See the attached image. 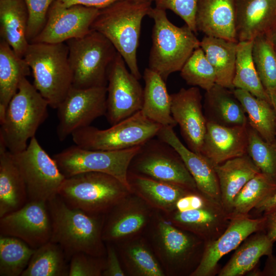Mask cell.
<instances>
[{
    "label": "cell",
    "mask_w": 276,
    "mask_h": 276,
    "mask_svg": "<svg viewBox=\"0 0 276 276\" xmlns=\"http://www.w3.org/2000/svg\"><path fill=\"white\" fill-rule=\"evenodd\" d=\"M61 5L69 7L74 5H82L88 7L104 8L120 0H57Z\"/></svg>",
    "instance_id": "obj_49"
},
{
    "label": "cell",
    "mask_w": 276,
    "mask_h": 276,
    "mask_svg": "<svg viewBox=\"0 0 276 276\" xmlns=\"http://www.w3.org/2000/svg\"><path fill=\"white\" fill-rule=\"evenodd\" d=\"M261 275L276 276V257L272 254L267 256Z\"/></svg>",
    "instance_id": "obj_50"
},
{
    "label": "cell",
    "mask_w": 276,
    "mask_h": 276,
    "mask_svg": "<svg viewBox=\"0 0 276 276\" xmlns=\"http://www.w3.org/2000/svg\"><path fill=\"white\" fill-rule=\"evenodd\" d=\"M141 146L101 151L87 150L75 145L54 154L53 157L65 177L83 172H99L115 177L129 187V166Z\"/></svg>",
    "instance_id": "obj_12"
},
{
    "label": "cell",
    "mask_w": 276,
    "mask_h": 276,
    "mask_svg": "<svg viewBox=\"0 0 276 276\" xmlns=\"http://www.w3.org/2000/svg\"><path fill=\"white\" fill-rule=\"evenodd\" d=\"M24 1L28 13L27 37L30 43L43 28L50 7L55 0Z\"/></svg>",
    "instance_id": "obj_44"
},
{
    "label": "cell",
    "mask_w": 276,
    "mask_h": 276,
    "mask_svg": "<svg viewBox=\"0 0 276 276\" xmlns=\"http://www.w3.org/2000/svg\"><path fill=\"white\" fill-rule=\"evenodd\" d=\"M171 96V114L180 127L187 147L201 154L207 120L202 110V96L199 88H182Z\"/></svg>",
    "instance_id": "obj_19"
},
{
    "label": "cell",
    "mask_w": 276,
    "mask_h": 276,
    "mask_svg": "<svg viewBox=\"0 0 276 276\" xmlns=\"http://www.w3.org/2000/svg\"><path fill=\"white\" fill-rule=\"evenodd\" d=\"M253 40L237 43L234 88L245 90L254 96L270 103L269 96L263 86L252 56Z\"/></svg>",
    "instance_id": "obj_37"
},
{
    "label": "cell",
    "mask_w": 276,
    "mask_h": 276,
    "mask_svg": "<svg viewBox=\"0 0 276 276\" xmlns=\"http://www.w3.org/2000/svg\"><path fill=\"white\" fill-rule=\"evenodd\" d=\"M247 154L260 172L276 181V139L267 141L248 124Z\"/></svg>",
    "instance_id": "obj_42"
},
{
    "label": "cell",
    "mask_w": 276,
    "mask_h": 276,
    "mask_svg": "<svg viewBox=\"0 0 276 276\" xmlns=\"http://www.w3.org/2000/svg\"><path fill=\"white\" fill-rule=\"evenodd\" d=\"M147 15L154 21L148 68L166 82L171 74L180 72L200 41L187 25L173 24L165 10L151 7Z\"/></svg>",
    "instance_id": "obj_4"
},
{
    "label": "cell",
    "mask_w": 276,
    "mask_h": 276,
    "mask_svg": "<svg viewBox=\"0 0 276 276\" xmlns=\"http://www.w3.org/2000/svg\"><path fill=\"white\" fill-rule=\"evenodd\" d=\"M130 193L128 187L112 175L86 172L65 177L57 194L73 208L106 215Z\"/></svg>",
    "instance_id": "obj_7"
},
{
    "label": "cell",
    "mask_w": 276,
    "mask_h": 276,
    "mask_svg": "<svg viewBox=\"0 0 276 276\" xmlns=\"http://www.w3.org/2000/svg\"><path fill=\"white\" fill-rule=\"evenodd\" d=\"M265 218L241 216L231 219L224 232L216 239L206 242L200 261L190 276L213 275L221 258L237 248L254 233L264 231Z\"/></svg>",
    "instance_id": "obj_18"
},
{
    "label": "cell",
    "mask_w": 276,
    "mask_h": 276,
    "mask_svg": "<svg viewBox=\"0 0 276 276\" xmlns=\"http://www.w3.org/2000/svg\"><path fill=\"white\" fill-rule=\"evenodd\" d=\"M11 154L25 183L28 201L47 202L58 194L65 176L35 136L25 150Z\"/></svg>",
    "instance_id": "obj_10"
},
{
    "label": "cell",
    "mask_w": 276,
    "mask_h": 276,
    "mask_svg": "<svg viewBox=\"0 0 276 276\" xmlns=\"http://www.w3.org/2000/svg\"><path fill=\"white\" fill-rule=\"evenodd\" d=\"M69 263L62 247L50 241L35 249L21 276H68Z\"/></svg>",
    "instance_id": "obj_36"
},
{
    "label": "cell",
    "mask_w": 276,
    "mask_h": 276,
    "mask_svg": "<svg viewBox=\"0 0 276 276\" xmlns=\"http://www.w3.org/2000/svg\"><path fill=\"white\" fill-rule=\"evenodd\" d=\"M276 205V192L271 196L264 200L255 208L257 213H262Z\"/></svg>",
    "instance_id": "obj_51"
},
{
    "label": "cell",
    "mask_w": 276,
    "mask_h": 276,
    "mask_svg": "<svg viewBox=\"0 0 276 276\" xmlns=\"http://www.w3.org/2000/svg\"><path fill=\"white\" fill-rule=\"evenodd\" d=\"M236 22V0H198L196 27L205 36L238 42Z\"/></svg>",
    "instance_id": "obj_23"
},
{
    "label": "cell",
    "mask_w": 276,
    "mask_h": 276,
    "mask_svg": "<svg viewBox=\"0 0 276 276\" xmlns=\"http://www.w3.org/2000/svg\"><path fill=\"white\" fill-rule=\"evenodd\" d=\"M164 214L174 225L205 242L219 237L231 220L221 204L211 199L199 208L181 212L174 210Z\"/></svg>",
    "instance_id": "obj_20"
},
{
    "label": "cell",
    "mask_w": 276,
    "mask_h": 276,
    "mask_svg": "<svg viewBox=\"0 0 276 276\" xmlns=\"http://www.w3.org/2000/svg\"><path fill=\"white\" fill-rule=\"evenodd\" d=\"M233 91L242 104L248 124L267 141L276 139V113L271 103L241 89Z\"/></svg>",
    "instance_id": "obj_34"
},
{
    "label": "cell",
    "mask_w": 276,
    "mask_h": 276,
    "mask_svg": "<svg viewBox=\"0 0 276 276\" xmlns=\"http://www.w3.org/2000/svg\"><path fill=\"white\" fill-rule=\"evenodd\" d=\"M269 97L272 106H273L275 113H276V90L270 93L269 95ZM275 127H276V121H275Z\"/></svg>",
    "instance_id": "obj_53"
},
{
    "label": "cell",
    "mask_w": 276,
    "mask_h": 276,
    "mask_svg": "<svg viewBox=\"0 0 276 276\" xmlns=\"http://www.w3.org/2000/svg\"><path fill=\"white\" fill-rule=\"evenodd\" d=\"M214 168L219 185L221 204L229 216L237 194L260 171L247 154L228 159Z\"/></svg>",
    "instance_id": "obj_27"
},
{
    "label": "cell",
    "mask_w": 276,
    "mask_h": 276,
    "mask_svg": "<svg viewBox=\"0 0 276 276\" xmlns=\"http://www.w3.org/2000/svg\"><path fill=\"white\" fill-rule=\"evenodd\" d=\"M143 79V103L141 111L150 120L162 126L177 125L171 114V96L160 76L149 68H145Z\"/></svg>",
    "instance_id": "obj_31"
},
{
    "label": "cell",
    "mask_w": 276,
    "mask_h": 276,
    "mask_svg": "<svg viewBox=\"0 0 276 276\" xmlns=\"http://www.w3.org/2000/svg\"><path fill=\"white\" fill-rule=\"evenodd\" d=\"M273 244L264 231L257 232L238 247L218 275L240 276L250 271L262 257L272 254Z\"/></svg>",
    "instance_id": "obj_33"
},
{
    "label": "cell",
    "mask_w": 276,
    "mask_h": 276,
    "mask_svg": "<svg viewBox=\"0 0 276 276\" xmlns=\"http://www.w3.org/2000/svg\"><path fill=\"white\" fill-rule=\"evenodd\" d=\"M238 42L253 40L276 22V0H236Z\"/></svg>",
    "instance_id": "obj_24"
},
{
    "label": "cell",
    "mask_w": 276,
    "mask_h": 276,
    "mask_svg": "<svg viewBox=\"0 0 276 276\" xmlns=\"http://www.w3.org/2000/svg\"><path fill=\"white\" fill-rule=\"evenodd\" d=\"M264 232L273 243L276 241V205L264 212Z\"/></svg>",
    "instance_id": "obj_48"
},
{
    "label": "cell",
    "mask_w": 276,
    "mask_h": 276,
    "mask_svg": "<svg viewBox=\"0 0 276 276\" xmlns=\"http://www.w3.org/2000/svg\"><path fill=\"white\" fill-rule=\"evenodd\" d=\"M248 124L227 126L207 121L201 154L214 166L247 154Z\"/></svg>",
    "instance_id": "obj_22"
},
{
    "label": "cell",
    "mask_w": 276,
    "mask_h": 276,
    "mask_svg": "<svg viewBox=\"0 0 276 276\" xmlns=\"http://www.w3.org/2000/svg\"><path fill=\"white\" fill-rule=\"evenodd\" d=\"M276 192V181L261 172L250 179L235 197L229 214L233 217L248 213Z\"/></svg>",
    "instance_id": "obj_38"
},
{
    "label": "cell",
    "mask_w": 276,
    "mask_h": 276,
    "mask_svg": "<svg viewBox=\"0 0 276 276\" xmlns=\"http://www.w3.org/2000/svg\"><path fill=\"white\" fill-rule=\"evenodd\" d=\"M28 13L24 0H0V35L19 57L29 44L27 37Z\"/></svg>",
    "instance_id": "obj_30"
},
{
    "label": "cell",
    "mask_w": 276,
    "mask_h": 276,
    "mask_svg": "<svg viewBox=\"0 0 276 276\" xmlns=\"http://www.w3.org/2000/svg\"><path fill=\"white\" fill-rule=\"evenodd\" d=\"M203 105L207 121L227 126L248 124L243 107L233 90L215 84L205 91Z\"/></svg>",
    "instance_id": "obj_29"
},
{
    "label": "cell",
    "mask_w": 276,
    "mask_h": 276,
    "mask_svg": "<svg viewBox=\"0 0 276 276\" xmlns=\"http://www.w3.org/2000/svg\"><path fill=\"white\" fill-rule=\"evenodd\" d=\"M24 58L32 71L33 85L56 109L73 85L66 43H30Z\"/></svg>",
    "instance_id": "obj_5"
},
{
    "label": "cell",
    "mask_w": 276,
    "mask_h": 276,
    "mask_svg": "<svg viewBox=\"0 0 276 276\" xmlns=\"http://www.w3.org/2000/svg\"><path fill=\"white\" fill-rule=\"evenodd\" d=\"M128 171L198 191L179 154L158 138H153L141 145L130 163Z\"/></svg>",
    "instance_id": "obj_11"
},
{
    "label": "cell",
    "mask_w": 276,
    "mask_h": 276,
    "mask_svg": "<svg viewBox=\"0 0 276 276\" xmlns=\"http://www.w3.org/2000/svg\"><path fill=\"white\" fill-rule=\"evenodd\" d=\"M237 43L205 35L200 41V47L214 70L216 84L231 90L234 89Z\"/></svg>",
    "instance_id": "obj_32"
},
{
    "label": "cell",
    "mask_w": 276,
    "mask_h": 276,
    "mask_svg": "<svg viewBox=\"0 0 276 276\" xmlns=\"http://www.w3.org/2000/svg\"><path fill=\"white\" fill-rule=\"evenodd\" d=\"M105 267L102 276H126L115 244L105 242Z\"/></svg>",
    "instance_id": "obj_46"
},
{
    "label": "cell",
    "mask_w": 276,
    "mask_h": 276,
    "mask_svg": "<svg viewBox=\"0 0 276 276\" xmlns=\"http://www.w3.org/2000/svg\"><path fill=\"white\" fill-rule=\"evenodd\" d=\"M72 86L78 88L105 87L109 66L118 52L100 33L91 30L81 38L67 40Z\"/></svg>",
    "instance_id": "obj_8"
},
{
    "label": "cell",
    "mask_w": 276,
    "mask_h": 276,
    "mask_svg": "<svg viewBox=\"0 0 276 276\" xmlns=\"http://www.w3.org/2000/svg\"><path fill=\"white\" fill-rule=\"evenodd\" d=\"M209 199L199 191L193 192L181 198L177 202L175 210L181 212L199 208Z\"/></svg>",
    "instance_id": "obj_47"
},
{
    "label": "cell",
    "mask_w": 276,
    "mask_h": 276,
    "mask_svg": "<svg viewBox=\"0 0 276 276\" xmlns=\"http://www.w3.org/2000/svg\"><path fill=\"white\" fill-rule=\"evenodd\" d=\"M133 1H141V2H146V1L152 2L151 0H133Z\"/></svg>",
    "instance_id": "obj_54"
},
{
    "label": "cell",
    "mask_w": 276,
    "mask_h": 276,
    "mask_svg": "<svg viewBox=\"0 0 276 276\" xmlns=\"http://www.w3.org/2000/svg\"><path fill=\"white\" fill-rule=\"evenodd\" d=\"M252 56L260 79L269 95L276 90V51L265 34L253 40Z\"/></svg>",
    "instance_id": "obj_40"
},
{
    "label": "cell",
    "mask_w": 276,
    "mask_h": 276,
    "mask_svg": "<svg viewBox=\"0 0 276 276\" xmlns=\"http://www.w3.org/2000/svg\"><path fill=\"white\" fill-rule=\"evenodd\" d=\"M144 235L166 275L190 274L196 268L203 240L174 225L163 213L155 211Z\"/></svg>",
    "instance_id": "obj_3"
},
{
    "label": "cell",
    "mask_w": 276,
    "mask_h": 276,
    "mask_svg": "<svg viewBox=\"0 0 276 276\" xmlns=\"http://www.w3.org/2000/svg\"><path fill=\"white\" fill-rule=\"evenodd\" d=\"M52 222L50 241L60 245L70 260L75 254L106 256L102 231L105 215L89 214L68 205L58 194L47 202Z\"/></svg>",
    "instance_id": "obj_1"
},
{
    "label": "cell",
    "mask_w": 276,
    "mask_h": 276,
    "mask_svg": "<svg viewBox=\"0 0 276 276\" xmlns=\"http://www.w3.org/2000/svg\"><path fill=\"white\" fill-rule=\"evenodd\" d=\"M48 102L33 84L23 78L8 104L4 121L0 124V143L11 153L25 150L28 141L35 136L48 117Z\"/></svg>",
    "instance_id": "obj_6"
},
{
    "label": "cell",
    "mask_w": 276,
    "mask_h": 276,
    "mask_svg": "<svg viewBox=\"0 0 276 276\" xmlns=\"http://www.w3.org/2000/svg\"><path fill=\"white\" fill-rule=\"evenodd\" d=\"M126 65L118 52L108 71L105 116L111 125L133 116L142 108L144 88Z\"/></svg>",
    "instance_id": "obj_14"
},
{
    "label": "cell",
    "mask_w": 276,
    "mask_h": 276,
    "mask_svg": "<svg viewBox=\"0 0 276 276\" xmlns=\"http://www.w3.org/2000/svg\"><path fill=\"white\" fill-rule=\"evenodd\" d=\"M28 201L25 183L12 154L0 143V218Z\"/></svg>",
    "instance_id": "obj_28"
},
{
    "label": "cell",
    "mask_w": 276,
    "mask_h": 276,
    "mask_svg": "<svg viewBox=\"0 0 276 276\" xmlns=\"http://www.w3.org/2000/svg\"><path fill=\"white\" fill-rule=\"evenodd\" d=\"M114 244L127 275H166L144 234Z\"/></svg>",
    "instance_id": "obj_26"
},
{
    "label": "cell",
    "mask_w": 276,
    "mask_h": 276,
    "mask_svg": "<svg viewBox=\"0 0 276 276\" xmlns=\"http://www.w3.org/2000/svg\"><path fill=\"white\" fill-rule=\"evenodd\" d=\"M265 34L276 51V22Z\"/></svg>",
    "instance_id": "obj_52"
},
{
    "label": "cell",
    "mask_w": 276,
    "mask_h": 276,
    "mask_svg": "<svg viewBox=\"0 0 276 276\" xmlns=\"http://www.w3.org/2000/svg\"><path fill=\"white\" fill-rule=\"evenodd\" d=\"M151 2L117 1L100 9L91 27L111 42L129 71L139 80L142 77L137 60L141 25L151 8Z\"/></svg>",
    "instance_id": "obj_2"
},
{
    "label": "cell",
    "mask_w": 276,
    "mask_h": 276,
    "mask_svg": "<svg viewBox=\"0 0 276 276\" xmlns=\"http://www.w3.org/2000/svg\"><path fill=\"white\" fill-rule=\"evenodd\" d=\"M99 11V9L82 5L65 7L55 0L43 28L31 42L58 43L81 38L91 30Z\"/></svg>",
    "instance_id": "obj_15"
},
{
    "label": "cell",
    "mask_w": 276,
    "mask_h": 276,
    "mask_svg": "<svg viewBox=\"0 0 276 276\" xmlns=\"http://www.w3.org/2000/svg\"><path fill=\"white\" fill-rule=\"evenodd\" d=\"M0 235L20 239L34 249L50 241L52 222L47 202L29 201L1 217Z\"/></svg>",
    "instance_id": "obj_16"
},
{
    "label": "cell",
    "mask_w": 276,
    "mask_h": 276,
    "mask_svg": "<svg viewBox=\"0 0 276 276\" xmlns=\"http://www.w3.org/2000/svg\"><path fill=\"white\" fill-rule=\"evenodd\" d=\"M155 7L165 10H170L179 16L195 34V16L198 0H151Z\"/></svg>",
    "instance_id": "obj_45"
},
{
    "label": "cell",
    "mask_w": 276,
    "mask_h": 276,
    "mask_svg": "<svg viewBox=\"0 0 276 276\" xmlns=\"http://www.w3.org/2000/svg\"><path fill=\"white\" fill-rule=\"evenodd\" d=\"M31 68L4 40L0 41V106L8 107L20 81L30 75Z\"/></svg>",
    "instance_id": "obj_35"
},
{
    "label": "cell",
    "mask_w": 276,
    "mask_h": 276,
    "mask_svg": "<svg viewBox=\"0 0 276 276\" xmlns=\"http://www.w3.org/2000/svg\"><path fill=\"white\" fill-rule=\"evenodd\" d=\"M107 86L78 88L72 86L57 110V134L64 141L75 131L90 125L106 112Z\"/></svg>",
    "instance_id": "obj_13"
},
{
    "label": "cell",
    "mask_w": 276,
    "mask_h": 276,
    "mask_svg": "<svg viewBox=\"0 0 276 276\" xmlns=\"http://www.w3.org/2000/svg\"><path fill=\"white\" fill-rule=\"evenodd\" d=\"M127 182L132 193L165 214L175 210L176 203L181 198L197 192L130 171H128Z\"/></svg>",
    "instance_id": "obj_25"
},
{
    "label": "cell",
    "mask_w": 276,
    "mask_h": 276,
    "mask_svg": "<svg viewBox=\"0 0 276 276\" xmlns=\"http://www.w3.org/2000/svg\"><path fill=\"white\" fill-rule=\"evenodd\" d=\"M180 72L187 84L200 87L205 91L216 84L214 70L200 47L193 52Z\"/></svg>",
    "instance_id": "obj_41"
},
{
    "label": "cell",
    "mask_w": 276,
    "mask_h": 276,
    "mask_svg": "<svg viewBox=\"0 0 276 276\" xmlns=\"http://www.w3.org/2000/svg\"><path fill=\"white\" fill-rule=\"evenodd\" d=\"M173 128L171 126H162L156 137L170 145L179 154L193 178L198 191L221 204L219 185L214 166L204 155L185 146Z\"/></svg>",
    "instance_id": "obj_21"
},
{
    "label": "cell",
    "mask_w": 276,
    "mask_h": 276,
    "mask_svg": "<svg viewBox=\"0 0 276 276\" xmlns=\"http://www.w3.org/2000/svg\"><path fill=\"white\" fill-rule=\"evenodd\" d=\"M35 250L20 239L0 235V275L21 276Z\"/></svg>",
    "instance_id": "obj_39"
},
{
    "label": "cell",
    "mask_w": 276,
    "mask_h": 276,
    "mask_svg": "<svg viewBox=\"0 0 276 276\" xmlns=\"http://www.w3.org/2000/svg\"><path fill=\"white\" fill-rule=\"evenodd\" d=\"M155 211L140 197L130 193L105 215L104 241L116 243L144 234Z\"/></svg>",
    "instance_id": "obj_17"
},
{
    "label": "cell",
    "mask_w": 276,
    "mask_h": 276,
    "mask_svg": "<svg viewBox=\"0 0 276 276\" xmlns=\"http://www.w3.org/2000/svg\"><path fill=\"white\" fill-rule=\"evenodd\" d=\"M162 127L141 111L110 127L88 126L71 135L76 145L87 150L117 151L141 146L155 137Z\"/></svg>",
    "instance_id": "obj_9"
},
{
    "label": "cell",
    "mask_w": 276,
    "mask_h": 276,
    "mask_svg": "<svg viewBox=\"0 0 276 276\" xmlns=\"http://www.w3.org/2000/svg\"><path fill=\"white\" fill-rule=\"evenodd\" d=\"M105 267V256L77 252L70 259L68 276H102Z\"/></svg>",
    "instance_id": "obj_43"
}]
</instances>
